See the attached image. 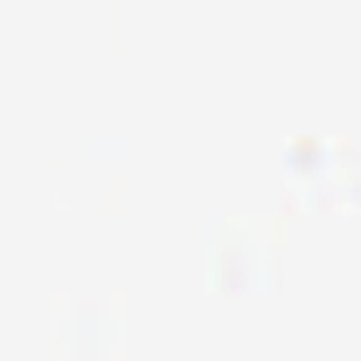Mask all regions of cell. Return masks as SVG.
I'll return each mask as SVG.
<instances>
[{
    "label": "cell",
    "mask_w": 361,
    "mask_h": 361,
    "mask_svg": "<svg viewBox=\"0 0 361 361\" xmlns=\"http://www.w3.org/2000/svg\"><path fill=\"white\" fill-rule=\"evenodd\" d=\"M287 188L307 213H346L361 193L356 149L346 139H297L287 149Z\"/></svg>",
    "instance_id": "obj_1"
},
{
    "label": "cell",
    "mask_w": 361,
    "mask_h": 361,
    "mask_svg": "<svg viewBox=\"0 0 361 361\" xmlns=\"http://www.w3.org/2000/svg\"><path fill=\"white\" fill-rule=\"evenodd\" d=\"M213 257H238V267H228V277L218 282V292H262L272 287L277 277V233L272 223H257V218H223L213 228Z\"/></svg>",
    "instance_id": "obj_2"
}]
</instances>
